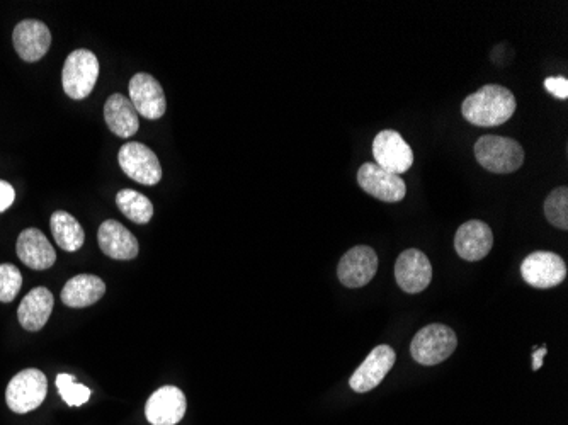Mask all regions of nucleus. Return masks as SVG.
Listing matches in <instances>:
<instances>
[{
	"mask_svg": "<svg viewBox=\"0 0 568 425\" xmlns=\"http://www.w3.org/2000/svg\"><path fill=\"white\" fill-rule=\"evenodd\" d=\"M516 97L502 85H483L482 89L466 97L461 104L463 118L475 126L492 128L504 125L516 113Z\"/></svg>",
	"mask_w": 568,
	"mask_h": 425,
	"instance_id": "1",
	"label": "nucleus"
},
{
	"mask_svg": "<svg viewBox=\"0 0 568 425\" xmlns=\"http://www.w3.org/2000/svg\"><path fill=\"white\" fill-rule=\"evenodd\" d=\"M475 157L483 169L494 174L516 172L524 162V150L516 140L506 136L485 135L475 143Z\"/></svg>",
	"mask_w": 568,
	"mask_h": 425,
	"instance_id": "2",
	"label": "nucleus"
},
{
	"mask_svg": "<svg viewBox=\"0 0 568 425\" xmlns=\"http://www.w3.org/2000/svg\"><path fill=\"white\" fill-rule=\"evenodd\" d=\"M456 346L458 339L453 330L441 323H432L415 334L410 352L422 366H436L446 361L456 351Z\"/></svg>",
	"mask_w": 568,
	"mask_h": 425,
	"instance_id": "3",
	"label": "nucleus"
},
{
	"mask_svg": "<svg viewBox=\"0 0 568 425\" xmlns=\"http://www.w3.org/2000/svg\"><path fill=\"white\" fill-rule=\"evenodd\" d=\"M99 79V60L91 50H75L63 65V91L75 101L86 99Z\"/></svg>",
	"mask_w": 568,
	"mask_h": 425,
	"instance_id": "4",
	"label": "nucleus"
},
{
	"mask_svg": "<svg viewBox=\"0 0 568 425\" xmlns=\"http://www.w3.org/2000/svg\"><path fill=\"white\" fill-rule=\"evenodd\" d=\"M48 381L40 369H24L16 374L6 390L7 407L14 414H28L45 402Z\"/></svg>",
	"mask_w": 568,
	"mask_h": 425,
	"instance_id": "5",
	"label": "nucleus"
},
{
	"mask_svg": "<svg viewBox=\"0 0 568 425\" xmlns=\"http://www.w3.org/2000/svg\"><path fill=\"white\" fill-rule=\"evenodd\" d=\"M521 276L533 288H555L567 278V264L560 255L540 250L524 259Z\"/></svg>",
	"mask_w": 568,
	"mask_h": 425,
	"instance_id": "6",
	"label": "nucleus"
},
{
	"mask_svg": "<svg viewBox=\"0 0 568 425\" xmlns=\"http://www.w3.org/2000/svg\"><path fill=\"white\" fill-rule=\"evenodd\" d=\"M126 176L143 186H155L162 179V165L147 145L131 142L123 145L118 155Z\"/></svg>",
	"mask_w": 568,
	"mask_h": 425,
	"instance_id": "7",
	"label": "nucleus"
},
{
	"mask_svg": "<svg viewBox=\"0 0 568 425\" xmlns=\"http://www.w3.org/2000/svg\"><path fill=\"white\" fill-rule=\"evenodd\" d=\"M375 164L392 174H404L414 164V152L409 143L395 130L380 131L373 142Z\"/></svg>",
	"mask_w": 568,
	"mask_h": 425,
	"instance_id": "8",
	"label": "nucleus"
},
{
	"mask_svg": "<svg viewBox=\"0 0 568 425\" xmlns=\"http://www.w3.org/2000/svg\"><path fill=\"white\" fill-rule=\"evenodd\" d=\"M358 184L364 193L380 199L383 203H398L407 196V186L402 177L381 169L371 162L361 165L358 172Z\"/></svg>",
	"mask_w": 568,
	"mask_h": 425,
	"instance_id": "9",
	"label": "nucleus"
},
{
	"mask_svg": "<svg viewBox=\"0 0 568 425\" xmlns=\"http://www.w3.org/2000/svg\"><path fill=\"white\" fill-rule=\"evenodd\" d=\"M378 271V255L366 245L347 250L337 266V276L346 288H363L375 278Z\"/></svg>",
	"mask_w": 568,
	"mask_h": 425,
	"instance_id": "10",
	"label": "nucleus"
},
{
	"mask_svg": "<svg viewBox=\"0 0 568 425\" xmlns=\"http://www.w3.org/2000/svg\"><path fill=\"white\" fill-rule=\"evenodd\" d=\"M395 279L405 293H422L431 284V261L422 250H404L395 262Z\"/></svg>",
	"mask_w": 568,
	"mask_h": 425,
	"instance_id": "11",
	"label": "nucleus"
},
{
	"mask_svg": "<svg viewBox=\"0 0 568 425\" xmlns=\"http://www.w3.org/2000/svg\"><path fill=\"white\" fill-rule=\"evenodd\" d=\"M395 361H397V356H395L392 347L385 346V344L375 347L364 359V363L354 371L351 380H349V385L358 393H368V391L375 390L376 386L387 378L390 369L395 366Z\"/></svg>",
	"mask_w": 568,
	"mask_h": 425,
	"instance_id": "12",
	"label": "nucleus"
},
{
	"mask_svg": "<svg viewBox=\"0 0 568 425\" xmlns=\"http://www.w3.org/2000/svg\"><path fill=\"white\" fill-rule=\"evenodd\" d=\"M12 43L24 62H38L52 46V33L45 23L36 19H24L14 28Z\"/></svg>",
	"mask_w": 568,
	"mask_h": 425,
	"instance_id": "13",
	"label": "nucleus"
},
{
	"mask_svg": "<svg viewBox=\"0 0 568 425\" xmlns=\"http://www.w3.org/2000/svg\"><path fill=\"white\" fill-rule=\"evenodd\" d=\"M128 89L133 108L137 109V113L142 114L143 118L160 119L164 116L167 102L159 80L150 74H135L131 77Z\"/></svg>",
	"mask_w": 568,
	"mask_h": 425,
	"instance_id": "14",
	"label": "nucleus"
},
{
	"mask_svg": "<svg viewBox=\"0 0 568 425\" xmlns=\"http://www.w3.org/2000/svg\"><path fill=\"white\" fill-rule=\"evenodd\" d=\"M186 397L177 386H162L148 398L145 415L152 425H176L186 414Z\"/></svg>",
	"mask_w": 568,
	"mask_h": 425,
	"instance_id": "15",
	"label": "nucleus"
},
{
	"mask_svg": "<svg viewBox=\"0 0 568 425\" xmlns=\"http://www.w3.org/2000/svg\"><path fill=\"white\" fill-rule=\"evenodd\" d=\"M494 245V233L482 220L463 223L455 235V249L461 259L468 262L482 261Z\"/></svg>",
	"mask_w": 568,
	"mask_h": 425,
	"instance_id": "16",
	"label": "nucleus"
},
{
	"mask_svg": "<svg viewBox=\"0 0 568 425\" xmlns=\"http://www.w3.org/2000/svg\"><path fill=\"white\" fill-rule=\"evenodd\" d=\"M97 242L104 254L116 261H131L138 255V240L120 221H104L97 233Z\"/></svg>",
	"mask_w": 568,
	"mask_h": 425,
	"instance_id": "17",
	"label": "nucleus"
},
{
	"mask_svg": "<svg viewBox=\"0 0 568 425\" xmlns=\"http://www.w3.org/2000/svg\"><path fill=\"white\" fill-rule=\"evenodd\" d=\"M16 252L21 261L26 266L35 269V271H45L57 261V254L50 240L45 237V233L40 232L38 228H28L21 232L16 245Z\"/></svg>",
	"mask_w": 568,
	"mask_h": 425,
	"instance_id": "18",
	"label": "nucleus"
},
{
	"mask_svg": "<svg viewBox=\"0 0 568 425\" xmlns=\"http://www.w3.org/2000/svg\"><path fill=\"white\" fill-rule=\"evenodd\" d=\"M53 305L55 300L50 289L43 286L31 289L19 305L18 320L21 327L28 332H38L43 329L52 315Z\"/></svg>",
	"mask_w": 568,
	"mask_h": 425,
	"instance_id": "19",
	"label": "nucleus"
},
{
	"mask_svg": "<svg viewBox=\"0 0 568 425\" xmlns=\"http://www.w3.org/2000/svg\"><path fill=\"white\" fill-rule=\"evenodd\" d=\"M104 121L114 135L130 138L137 135L140 128L137 109L133 108L130 99L123 94H113L104 104Z\"/></svg>",
	"mask_w": 568,
	"mask_h": 425,
	"instance_id": "20",
	"label": "nucleus"
},
{
	"mask_svg": "<svg viewBox=\"0 0 568 425\" xmlns=\"http://www.w3.org/2000/svg\"><path fill=\"white\" fill-rule=\"evenodd\" d=\"M106 293L103 279L92 274H79L67 281L62 289L63 305L70 308H87L96 305Z\"/></svg>",
	"mask_w": 568,
	"mask_h": 425,
	"instance_id": "21",
	"label": "nucleus"
},
{
	"mask_svg": "<svg viewBox=\"0 0 568 425\" xmlns=\"http://www.w3.org/2000/svg\"><path fill=\"white\" fill-rule=\"evenodd\" d=\"M50 227L58 247L67 252H77L86 242L84 228L67 211H55L50 220Z\"/></svg>",
	"mask_w": 568,
	"mask_h": 425,
	"instance_id": "22",
	"label": "nucleus"
},
{
	"mask_svg": "<svg viewBox=\"0 0 568 425\" xmlns=\"http://www.w3.org/2000/svg\"><path fill=\"white\" fill-rule=\"evenodd\" d=\"M116 204H118L121 213L128 220L135 221L138 225H145L154 216V204H152V201L147 196H143L142 193L133 191V189L120 191L118 196H116Z\"/></svg>",
	"mask_w": 568,
	"mask_h": 425,
	"instance_id": "23",
	"label": "nucleus"
},
{
	"mask_svg": "<svg viewBox=\"0 0 568 425\" xmlns=\"http://www.w3.org/2000/svg\"><path fill=\"white\" fill-rule=\"evenodd\" d=\"M545 216L553 227L560 230L568 228V187L553 189L545 201Z\"/></svg>",
	"mask_w": 568,
	"mask_h": 425,
	"instance_id": "24",
	"label": "nucleus"
},
{
	"mask_svg": "<svg viewBox=\"0 0 568 425\" xmlns=\"http://www.w3.org/2000/svg\"><path fill=\"white\" fill-rule=\"evenodd\" d=\"M57 388L63 402L67 403L69 407H80V405L89 402V398H91V390L87 386L77 383L72 374H58Z\"/></svg>",
	"mask_w": 568,
	"mask_h": 425,
	"instance_id": "25",
	"label": "nucleus"
},
{
	"mask_svg": "<svg viewBox=\"0 0 568 425\" xmlns=\"http://www.w3.org/2000/svg\"><path fill=\"white\" fill-rule=\"evenodd\" d=\"M23 286V276L18 267L12 264H0V301L11 303L18 296Z\"/></svg>",
	"mask_w": 568,
	"mask_h": 425,
	"instance_id": "26",
	"label": "nucleus"
},
{
	"mask_svg": "<svg viewBox=\"0 0 568 425\" xmlns=\"http://www.w3.org/2000/svg\"><path fill=\"white\" fill-rule=\"evenodd\" d=\"M545 89L550 92L551 96H555L557 99H567L568 80L565 77H548L545 80Z\"/></svg>",
	"mask_w": 568,
	"mask_h": 425,
	"instance_id": "27",
	"label": "nucleus"
},
{
	"mask_svg": "<svg viewBox=\"0 0 568 425\" xmlns=\"http://www.w3.org/2000/svg\"><path fill=\"white\" fill-rule=\"evenodd\" d=\"M16 199V193H14V187L6 181H0V213L9 210L11 204L14 203Z\"/></svg>",
	"mask_w": 568,
	"mask_h": 425,
	"instance_id": "28",
	"label": "nucleus"
},
{
	"mask_svg": "<svg viewBox=\"0 0 568 425\" xmlns=\"http://www.w3.org/2000/svg\"><path fill=\"white\" fill-rule=\"evenodd\" d=\"M546 352H548L546 346L540 347V349H536V351H534L533 354L534 371H538V369L541 368V364H543V361H545Z\"/></svg>",
	"mask_w": 568,
	"mask_h": 425,
	"instance_id": "29",
	"label": "nucleus"
}]
</instances>
